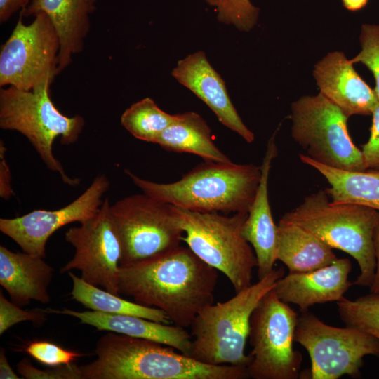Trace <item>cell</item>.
Listing matches in <instances>:
<instances>
[{
    "label": "cell",
    "mask_w": 379,
    "mask_h": 379,
    "mask_svg": "<svg viewBox=\"0 0 379 379\" xmlns=\"http://www.w3.org/2000/svg\"><path fill=\"white\" fill-rule=\"evenodd\" d=\"M189 247L179 246L138 264L119 267V294L162 310L174 325L190 327L213 303L218 273Z\"/></svg>",
    "instance_id": "6da1fadb"
},
{
    "label": "cell",
    "mask_w": 379,
    "mask_h": 379,
    "mask_svg": "<svg viewBox=\"0 0 379 379\" xmlns=\"http://www.w3.org/2000/svg\"><path fill=\"white\" fill-rule=\"evenodd\" d=\"M97 358L80 366L83 379H244L247 368L199 361L157 342L109 332Z\"/></svg>",
    "instance_id": "7a4b0ae2"
},
{
    "label": "cell",
    "mask_w": 379,
    "mask_h": 379,
    "mask_svg": "<svg viewBox=\"0 0 379 379\" xmlns=\"http://www.w3.org/2000/svg\"><path fill=\"white\" fill-rule=\"evenodd\" d=\"M126 174L145 194L168 204L198 212L248 213L255 199L262 171L254 164L205 161L173 182L142 179Z\"/></svg>",
    "instance_id": "3957f363"
},
{
    "label": "cell",
    "mask_w": 379,
    "mask_h": 379,
    "mask_svg": "<svg viewBox=\"0 0 379 379\" xmlns=\"http://www.w3.org/2000/svg\"><path fill=\"white\" fill-rule=\"evenodd\" d=\"M278 223L297 225L333 249L351 255L360 270L353 285L371 286L375 269L374 234L379 227V211L359 204L333 202L324 190H319L285 213Z\"/></svg>",
    "instance_id": "277c9868"
},
{
    "label": "cell",
    "mask_w": 379,
    "mask_h": 379,
    "mask_svg": "<svg viewBox=\"0 0 379 379\" xmlns=\"http://www.w3.org/2000/svg\"><path fill=\"white\" fill-rule=\"evenodd\" d=\"M283 276L282 267H274L265 277L236 293L230 299L203 308L190 326V357L208 364L247 368L251 356L246 355L244 350L251 315L262 298Z\"/></svg>",
    "instance_id": "5b68a950"
},
{
    "label": "cell",
    "mask_w": 379,
    "mask_h": 379,
    "mask_svg": "<svg viewBox=\"0 0 379 379\" xmlns=\"http://www.w3.org/2000/svg\"><path fill=\"white\" fill-rule=\"evenodd\" d=\"M50 87L25 91L14 86L0 88V127L22 134L34 147L46 166L57 172L64 183L76 186L79 178L69 177L53 152V142H76L85 121L79 115L68 117L60 112L50 96Z\"/></svg>",
    "instance_id": "8992f818"
},
{
    "label": "cell",
    "mask_w": 379,
    "mask_h": 379,
    "mask_svg": "<svg viewBox=\"0 0 379 379\" xmlns=\"http://www.w3.org/2000/svg\"><path fill=\"white\" fill-rule=\"evenodd\" d=\"M171 207L184 232L182 241L204 262L223 273L235 293L252 284L257 258L242 234L248 213L227 216Z\"/></svg>",
    "instance_id": "52a82bcc"
},
{
    "label": "cell",
    "mask_w": 379,
    "mask_h": 379,
    "mask_svg": "<svg viewBox=\"0 0 379 379\" xmlns=\"http://www.w3.org/2000/svg\"><path fill=\"white\" fill-rule=\"evenodd\" d=\"M291 136L310 159L346 171H365L361 150L353 142L348 117L319 93L291 105Z\"/></svg>",
    "instance_id": "ba28073f"
},
{
    "label": "cell",
    "mask_w": 379,
    "mask_h": 379,
    "mask_svg": "<svg viewBox=\"0 0 379 379\" xmlns=\"http://www.w3.org/2000/svg\"><path fill=\"white\" fill-rule=\"evenodd\" d=\"M298 314L289 304L269 291L254 310L250 321L251 361L247 366L253 379H297L302 354L293 349Z\"/></svg>",
    "instance_id": "9c48e42d"
},
{
    "label": "cell",
    "mask_w": 379,
    "mask_h": 379,
    "mask_svg": "<svg viewBox=\"0 0 379 379\" xmlns=\"http://www.w3.org/2000/svg\"><path fill=\"white\" fill-rule=\"evenodd\" d=\"M294 340L307 351L311 360L310 371L301 373L300 378H358L364 357H379V340L373 335L354 327L330 326L308 310L298 315Z\"/></svg>",
    "instance_id": "30bf717a"
},
{
    "label": "cell",
    "mask_w": 379,
    "mask_h": 379,
    "mask_svg": "<svg viewBox=\"0 0 379 379\" xmlns=\"http://www.w3.org/2000/svg\"><path fill=\"white\" fill-rule=\"evenodd\" d=\"M110 211L122 248L119 267L159 256L182 241L184 232L171 205L145 193L118 200Z\"/></svg>",
    "instance_id": "8fae6325"
},
{
    "label": "cell",
    "mask_w": 379,
    "mask_h": 379,
    "mask_svg": "<svg viewBox=\"0 0 379 379\" xmlns=\"http://www.w3.org/2000/svg\"><path fill=\"white\" fill-rule=\"evenodd\" d=\"M20 13L0 51V86L30 91L50 87L58 74L60 41L44 13L25 24Z\"/></svg>",
    "instance_id": "7c38bea8"
},
{
    "label": "cell",
    "mask_w": 379,
    "mask_h": 379,
    "mask_svg": "<svg viewBox=\"0 0 379 379\" xmlns=\"http://www.w3.org/2000/svg\"><path fill=\"white\" fill-rule=\"evenodd\" d=\"M110 205L105 199L94 216L65 232V240L74 247V254L60 272L77 270L86 282L119 295L122 248Z\"/></svg>",
    "instance_id": "4fadbf2b"
},
{
    "label": "cell",
    "mask_w": 379,
    "mask_h": 379,
    "mask_svg": "<svg viewBox=\"0 0 379 379\" xmlns=\"http://www.w3.org/2000/svg\"><path fill=\"white\" fill-rule=\"evenodd\" d=\"M109 187L105 175L95 177L75 200L57 210H34L14 218H1V232L14 241L22 251L45 257L46 243L58 230L72 222L82 223L95 215Z\"/></svg>",
    "instance_id": "5bb4252c"
},
{
    "label": "cell",
    "mask_w": 379,
    "mask_h": 379,
    "mask_svg": "<svg viewBox=\"0 0 379 379\" xmlns=\"http://www.w3.org/2000/svg\"><path fill=\"white\" fill-rule=\"evenodd\" d=\"M171 74L201 100L221 124L246 142H253V133L241 120L229 97L223 79L209 63L204 51H197L180 60Z\"/></svg>",
    "instance_id": "9a60e30c"
},
{
    "label": "cell",
    "mask_w": 379,
    "mask_h": 379,
    "mask_svg": "<svg viewBox=\"0 0 379 379\" xmlns=\"http://www.w3.org/2000/svg\"><path fill=\"white\" fill-rule=\"evenodd\" d=\"M313 74L320 93L348 117L372 114L379 105L374 89L357 74L343 53H329L316 64Z\"/></svg>",
    "instance_id": "2e32d148"
},
{
    "label": "cell",
    "mask_w": 379,
    "mask_h": 379,
    "mask_svg": "<svg viewBox=\"0 0 379 379\" xmlns=\"http://www.w3.org/2000/svg\"><path fill=\"white\" fill-rule=\"evenodd\" d=\"M352 263L348 258H338L321 268L300 273H288L276 283L274 291L283 302L306 311L316 304L338 302L353 285L349 280Z\"/></svg>",
    "instance_id": "e0dca14e"
},
{
    "label": "cell",
    "mask_w": 379,
    "mask_h": 379,
    "mask_svg": "<svg viewBox=\"0 0 379 379\" xmlns=\"http://www.w3.org/2000/svg\"><path fill=\"white\" fill-rule=\"evenodd\" d=\"M95 9L96 0H32L20 13L30 17L44 13L51 20L60 41L59 74L83 51Z\"/></svg>",
    "instance_id": "ac0fdd59"
},
{
    "label": "cell",
    "mask_w": 379,
    "mask_h": 379,
    "mask_svg": "<svg viewBox=\"0 0 379 379\" xmlns=\"http://www.w3.org/2000/svg\"><path fill=\"white\" fill-rule=\"evenodd\" d=\"M275 135L276 132L268 141L260 166V184L242 227L243 236L252 246L257 258L258 279L267 275L277 261V225L272 218L268 195L271 164L278 153Z\"/></svg>",
    "instance_id": "d6986e66"
},
{
    "label": "cell",
    "mask_w": 379,
    "mask_h": 379,
    "mask_svg": "<svg viewBox=\"0 0 379 379\" xmlns=\"http://www.w3.org/2000/svg\"><path fill=\"white\" fill-rule=\"evenodd\" d=\"M46 311L50 314L75 317L80 323L93 326L98 331H107L157 342L172 347L184 354H190L192 335L183 327L133 315L110 314L93 310L79 312L67 308H46Z\"/></svg>",
    "instance_id": "ffe728a7"
},
{
    "label": "cell",
    "mask_w": 379,
    "mask_h": 379,
    "mask_svg": "<svg viewBox=\"0 0 379 379\" xmlns=\"http://www.w3.org/2000/svg\"><path fill=\"white\" fill-rule=\"evenodd\" d=\"M53 272L42 257L0 246V284L18 306L28 305L31 300L49 302L48 287Z\"/></svg>",
    "instance_id": "44dd1931"
},
{
    "label": "cell",
    "mask_w": 379,
    "mask_h": 379,
    "mask_svg": "<svg viewBox=\"0 0 379 379\" xmlns=\"http://www.w3.org/2000/svg\"><path fill=\"white\" fill-rule=\"evenodd\" d=\"M277 260L289 273L313 271L338 259L332 248L310 232L294 225H277Z\"/></svg>",
    "instance_id": "7402d4cb"
},
{
    "label": "cell",
    "mask_w": 379,
    "mask_h": 379,
    "mask_svg": "<svg viewBox=\"0 0 379 379\" xmlns=\"http://www.w3.org/2000/svg\"><path fill=\"white\" fill-rule=\"evenodd\" d=\"M300 161L317 170L328 182L324 190L335 203H350L379 211V170L346 171L321 164L300 154Z\"/></svg>",
    "instance_id": "603a6c76"
},
{
    "label": "cell",
    "mask_w": 379,
    "mask_h": 379,
    "mask_svg": "<svg viewBox=\"0 0 379 379\" xmlns=\"http://www.w3.org/2000/svg\"><path fill=\"white\" fill-rule=\"evenodd\" d=\"M155 144L166 151L197 155L204 161H231L213 142L207 123L194 112L178 114L175 120L162 132Z\"/></svg>",
    "instance_id": "cb8c5ba5"
},
{
    "label": "cell",
    "mask_w": 379,
    "mask_h": 379,
    "mask_svg": "<svg viewBox=\"0 0 379 379\" xmlns=\"http://www.w3.org/2000/svg\"><path fill=\"white\" fill-rule=\"evenodd\" d=\"M73 285L72 299L93 311L110 314L133 315L157 322L171 324L168 316L161 310L123 299L119 295L92 285L72 272H68Z\"/></svg>",
    "instance_id": "d4e9b609"
},
{
    "label": "cell",
    "mask_w": 379,
    "mask_h": 379,
    "mask_svg": "<svg viewBox=\"0 0 379 379\" xmlns=\"http://www.w3.org/2000/svg\"><path fill=\"white\" fill-rule=\"evenodd\" d=\"M176 117L177 114L160 109L152 98H145L127 108L120 120L123 127L135 138L155 143Z\"/></svg>",
    "instance_id": "484cf974"
},
{
    "label": "cell",
    "mask_w": 379,
    "mask_h": 379,
    "mask_svg": "<svg viewBox=\"0 0 379 379\" xmlns=\"http://www.w3.org/2000/svg\"><path fill=\"white\" fill-rule=\"evenodd\" d=\"M341 321L347 326L360 329L379 340V293L369 294L354 300L344 298L337 302Z\"/></svg>",
    "instance_id": "4316f807"
},
{
    "label": "cell",
    "mask_w": 379,
    "mask_h": 379,
    "mask_svg": "<svg viewBox=\"0 0 379 379\" xmlns=\"http://www.w3.org/2000/svg\"><path fill=\"white\" fill-rule=\"evenodd\" d=\"M215 8L220 22L233 25L240 31L248 32L257 22L258 8L249 0H206Z\"/></svg>",
    "instance_id": "83f0119b"
},
{
    "label": "cell",
    "mask_w": 379,
    "mask_h": 379,
    "mask_svg": "<svg viewBox=\"0 0 379 379\" xmlns=\"http://www.w3.org/2000/svg\"><path fill=\"white\" fill-rule=\"evenodd\" d=\"M361 51L350 61L361 62L373 73L375 81L374 88L379 101V25H364L360 34Z\"/></svg>",
    "instance_id": "f1b7e54d"
},
{
    "label": "cell",
    "mask_w": 379,
    "mask_h": 379,
    "mask_svg": "<svg viewBox=\"0 0 379 379\" xmlns=\"http://www.w3.org/2000/svg\"><path fill=\"white\" fill-rule=\"evenodd\" d=\"M25 352L42 364L54 367L70 365L82 354L68 350L48 341H34L25 348Z\"/></svg>",
    "instance_id": "f546056e"
},
{
    "label": "cell",
    "mask_w": 379,
    "mask_h": 379,
    "mask_svg": "<svg viewBox=\"0 0 379 379\" xmlns=\"http://www.w3.org/2000/svg\"><path fill=\"white\" fill-rule=\"evenodd\" d=\"M46 314L48 313L45 310H24L18 305L7 300L2 292H0V335L13 326L22 321L41 324L46 321Z\"/></svg>",
    "instance_id": "4dcf8cb0"
},
{
    "label": "cell",
    "mask_w": 379,
    "mask_h": 379,
    "mask_svg": "<svg viewBox=\"0 0 379 379\" xmlns=\"http://www.w3.org/2000/svg\"><path fill=\"white\" fill-rule=\"evenodd\" d=\"M17 371L26 379H83L80 366L72 364L41 370L24 359L18 364Z\"/></svg>",
    "instance_id": "1f68e13d"
},
{
    "label": "cell",
    "mask_w": 379,
    "mask_h": 379,
    "mask_svg": "<svg viewBox=\"0 0 379 379\" xmlns=\"http://www.w3.org/2000/svg\"><path fill=\"white\" fill-rule=\"evenodd\" d=\"M372 124L368 141L361 152L366 169L379 170V105L372 113Z\"/></svg>",
    "instance_id": "d6a6232c"
},
{
    "label": "cell",
    "mask_w": 379,
    "mask_h": 379,
    "mask_svg": "<svg viewBox=\"0 0 379 379\" xmlns=\"http://www.w3.org/2000/svg\"><path fill=\"white\" fill-rule=\"evenodd\" d=\"M6 147L0 142V196L4 199H10L13 191L11 186V175L8 164L5 158Z\"/></svg>",
    "instance_id": "836d02e7"
},
{
    "label": "cell",
    "mask_w": 379,
    "mask_h": 379,
    "mask_svg": "<svg viewBox=\"0 0 379 379\" xmlns=\"http://www.w3.org/2000/svg\"><path fill=\"white\" fill-rule=\"evenodd\" d=\"M32 0H0V22L8 20L17 12L27 7Z\"/></svg>",
    "instance_id": "e575fe53"
},
{
    "label": "cell",
    "mask_w": 379,
    "mask_h": 379,
    "mask_svg": "<svg viewBox=\"0 0 379 379\" xmlns=\"http://www.w3.org/2000/svg\"><path fill=\"white\" fill-rule=\"evenodd\" d=\"M374 250L375 256V269L373 280L369 286L370 293H379V227L374 234Z\"/></svg>",
    "instance_id": "d590c367"
},
{
    "label": "cell",
    "mask_w": 379,
    "mask_h": 379,
    "mask_svg": "<svg viewBox=\"0 0 379 379\" xmlns=\"http://www.w3.org/2000/svg\"><path fill=\"white\" fill-rule=\"evenodd\" d=\"M0 378L1 379H20V377L16 374L11 367L7 357L6 356L5 350L1 347L0 351Z\"/></svg>",
    "instance_id": "8d00e7d4"
},
{
    "label": "cell",
    "mask_w": 379,
    "mask_h": 379,
    "mask_svg": "<svg viewBox=\"0 0 379 379\" xmlns=\"http://www.w3.org/2000/svg\"><path fill=\"white\" fill-rule=\"evenodd\" d=\"M342 2L347 10L355 11L364 8L368 0H342Z\"/></svg>",
    "instance_id": "74e56055"
}]
</instances>
